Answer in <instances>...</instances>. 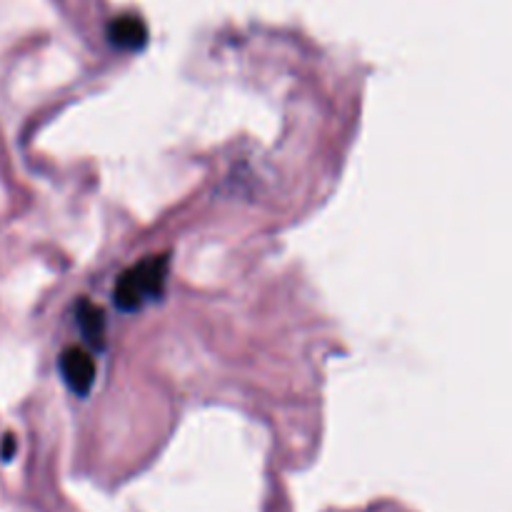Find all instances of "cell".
<instances>
[{
    "instance_id": "6da1fadb",
    "label": "cell",
    "mask_w": 512,
    "mask_h": 512,
    "mask_svg": "<svg viewBox=\"0 0 512 512\" xmlns=\"http://www.w3.org/2000/svg\"><path fill=\"white\" fill-rule=\"evenodd\" d=\"M168 255H150L138 265L125 270L115 283V305L125 313L143 308L148 300L160 298L168 280Z\"/></svg>"
},
{
    "instance_id": "7a4b0ae2",
    "label": "cell",
    "mask_w": 512,
    "mask_h": 512,
    "mask_svg": "<svg viewBox=\"0 0 512 512\" xmlns=\"http://www.w3.org/2000/svg\"><path fill=\"white\" fill-rule=\"evenodd\" d=\"M60 375L75 395H88L95 383V360L83 348H65L60 355Z\"/></svg>"
},
{
    "instance_id": "3957f363",
    "label": "cell",
    "mask_w": 512,
    "mask_h": 512,
    "mask_svg": "<svg viewBox=\"0 0 512 512\" xmlns=\"http://www.w3.org/2000/svg\"><path fill=\"white\" fill-rule=\"evenodd\" d=\"M108 38L120 50H140L148 40V25L138 15H120L108 25Z\"/></svg>"
},
{
    "instance_id": "277c9868",
    "label": "cell",
    "mask_w": 512,
    "mask_h": 512,
    "mask_svg": "<svg viewBox=\"0 0 512 512\" xmlns=\"http://www.w3.org/2000/svg\"><path fill=\"white\" fill-rule=\"evenodd\" d=\"M75 318H78L80 330H83L85 340L93 345H103L105 340V315L90 300H80L78 308H75Z\"/></svg>"
},
{
    "instance_id": "5b68a950",
    "label": "cell",
    "mask_w": 512,
    "mask_h": 512,
    "mask_svg": "<svg viewBox=\"0 0 512 512\" xmlns=\"http://www.w3.org/2000/svg\"><path fill=\"white\" fill-rule=\"evenodd\" d=\"M13 453H15V438H13V435H5V440H3V460L13 458Z\"/></svg>"
}]
</instances>
